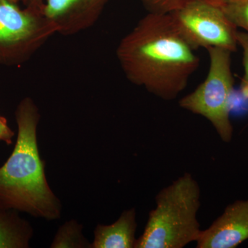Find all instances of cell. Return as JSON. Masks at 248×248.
Masks as SVG:
<instances>
[{
  "label": "cell",
  "instance_id": "1",
  "mask_svg": "<svg viewBox=\"0 0 248 248\" xmlns=\"http://www.w3.org/2000/svg\"><path fill=\"white\" fill-rule=\"evenodd\" d=\"M170 14H149L121 40L116 50L125 78L165 101L175 99L200 66V59Z\"/></svg>",
  "mask_w": 248,
  "mask_h": 248
},
{
  "label": "cell",
  "instance_id": "2",
  "mask_svg": "<svg viewBox=\"0 0 248 248\" xmlns=\"http://www.w3.org/2000/svg\"><path fill=\"white\" fill-rule=\"evenodd\" d=\"M17 138L12 154L0 168V206L47 220L61 216L60 200L50 189L37 140L40 120L38 107L31 97L18 104Z\"/></svg>",
  "mask_w": 248,
  "mask_h": 248
},
{
  "label": "cell",
  "instance_id": "3",
  "mask_svg": "<svg viewBox=\"0 0 248 248\" xmlns=\"http://www.w3.org/2000/svg\"><path fill=\"white\" fill-rule=\"evenodd\" d=\"M200 198V185L190 173L160 190L135 248H183L197 241L202 231Z\"/></svg>",
  "mask_w": 248,
  "mask_h": 248
},
{
  "label": "cell",
  "instance_id": "4",
  "mask_svg": "<svg viewBox=\"0 0 248 248\" xmlns=\"http://www.w3.org/2000/svg\"><path fill=\"white\" fill-rule=\"evenodd\" d=\"M210 66L203 82L179 100V107L205 117L212 124L222 141L232 140L233 127L230 120L231 99L234 88L231 52L210 47L207 49Z\"/></svg>",
  "mask_w": 248,
  "mask_h": 248
},
{
  "label": "cell",
  "instance_id": "5",
  "mask_svg": "<svg viewBox=\"0 0 248 248\" xmlns=\"http://www.w3.org/2000/svg\"><path fill=\"white\" fill-rule=\"evenodd\" d=\"M19 0H0V65L19 66L57 33L42 13L18 5Z\"/></svg>",
  "mask_w": 248,
  "mask_h": 248
},
{
  "label": "cell",
  "instance_id": "6",
  "mask_svg": "<svg viewBox=\"0 0 248 248\" xmlns=\"http://www.w3.org/2000/svg\"><path fill=\"white\" fill-rule=\"evenodd\" d=\"M178 31L193 50L218 47L235 52L237 28L219 5L209 0H193L169 14Z\"/></svg>",
  "mask_w": 248,
  "mask_h": 248
},
{
  "label": "cell",
  "instance_id": "7",
  "mask_svg": "<svg viewBox=\"0 0 248 248\" xmlns=\"http://www.w3.org/2000/svg\"><path fill=\"white\" fill-rule=\"evenodd\" d=\"M110 0H45L42 14L57 33L69 36L89 29L97 22Z\"/></svg>",
  "mask_w": 248,
  "mask_h": 248
},
{
  "label": "cell",
  "instance_id": "8",
  "mask_svg": "<svg viewBox=\"0 0 248 248\" xmlns=\"http://www.w3.org/2000/svg\"><path fill=\"white\" fill-rule=\"evenodd\" d=\"M248 239V200L236 201L197 240V248H234Z\"/></svg>",
  "mask_w": 248,
  "mask_h": 248
},
{
  "label": "cell",
  "instance_id": "9",
  "mask_svg": "<svg viewBox=\"0 0 248 248\" xmlns=\"http://www.w3.org/2000/svg\"><path fill=\"white\" fill-rule=\"evenodd\" d=\"M138 223L135 208L125 210L112 224H98L94 231L93 248H135Z\"/></svg>",
  "mask_w": 248,
  "mask_h": 248
},
{
  "label": "cell",
  "instance_id": "10",
  "mask_svg": "<svg viewBox=\"0 0 248 248\" xmlns=\"http://www.w3.org/2000/svg\"><path fill=\"white\" fill-rule=\"evenodd\" d=\"M33 235L29 222L17 210L0 206V248H27Z\"/></svg>",
  "mask_w": 248,
  "mask_h": 248
},
{
  "label": "cell",
  "instance_id": "11",
  "mask_svg": "<svg viewBox=\"0 0 248 248\" xmlns=\"http://www.w3.org/2000/svg\"><path fill=\"white\" fill-rule=\"evenodd\" d=\"M83 227L75 220L66 222L55 235L51 248H91L82 234Z\"/></svg>",
  "mask_w": 248,
  "mask_h": 248
},
{
  "label": "cell",
  "instance_id": "12",
  "mask_svg": "<svg viewBox=\"0 0 248 248\" xmlns=\"http://www.w3.org/2000/svg\"><path fill=\"white\" fill-rule=\"evenodd\" d=\"M218 5L235 27L248 33V0H230Z\"/></svg>",
  "mask_w": 248,
  "mask_h": 248
},
{
  "label": "cell",
  "instance_id": "13",
  "mask_svg": "<svg viewBox=\"0 0 248 248\" xmlns=\"http://www.w3.org/2000/svg\"><path fill=\"white\" fill-rule=\"evenodd\" d=\"M149 14H169L193 0H140Z\"/></svg>",
  "mask_w": 248,
  "mask_h": 248
},
{
  "label": "cell",
  "instance_id": "14",
  "mask_svg": "<svg viewBox=\"0 0 248 248\" xmlns=\"http://www.w3.org/2000/svg\"><path fill=\"white\" fill-rule=\"evenodd\" d=\"M238 45L241 46L243 50V63L244 66V76L241 82V91L246 97H248V33L238 31Z\"/></svg>",
  "mask_w": 248,
  "mask_h": 248
},
{
  "label": "cell",
  "instance_id": "15",
  "mask_svg": "<svg viewBox=\"0 0 248 248\" xmlns=\"http://www.w3.org/2000/svg\"><path fill=\"white\" fill-rule=\"evenodd\" d=\"M14 135V132L8 125L6 119L0 115V141L4 142L7 145H11Z\"/></svg>",
  "mask_w": 248,
  "mask_h": 248
},
{
  "label": "cell",
  "instance_id": "16",
  "mask_svg": "<svg viewBox=\"0 0 248 248\" xmlns=\"http://www.w3.org/2000/svg\"><path fill=\"white\" fill-rule=\"evenodd\" d=\"M22 3L24 7L27 9L35 12L42 13L45 0H24Z\"/></svg>",
  "mask_w": 248,
  "mask_h": 248
},
{
  "label": "cell",
  "instance_id": "17",
  "mask_svg": "<svg viewBox=\"0 0 248 248\" xmlns=\"http://www.w3.org/2000/svg\"><path fill=\"white\" fill-rule=\"evenodd\" d=\"M209 1H212V2L215 3V4H222L223 3L230 1V0H209Z\"/></svg>",
  "mask_w": 248,
  "mask_h": 248
},
{
  "label": "cell",
  "instance_id": "18",
  "mask_svg": "<svg viewBox=\"0 0 248 248\" xmlns=\"http://www.w3.org/2000/svg\"><path fill=\"white\" fill-rule=\"evenodd\" d=\"M20 1H22V2H23V1H24V0H20Z\"/></svg>",
  "mask_w": 248,
  "mask_h": 248
}]
</instances>
